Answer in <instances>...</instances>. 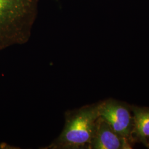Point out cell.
I'll list each match as a JSON object with an SVG mask.
<instances>
[{"label": "cell", "mask_w": 149, "mask_h": 149, "mask_svg": "<svg viewBox=\"0 0 149 149\" xmlns=\"http://www.w3.org/2000/svg\"><path fill=\"white\" fill-rule=\"evenodd\" d=\"M39 0H0V50L27 43Z\"/></svg>", "instance_id": "1"}, {"label": "cell", "mask_w": 149, "mask_h": 149, "mask_svg": "<svg viewBox=\"0 0 149 149\" xmlns=\"http://www.w3.org/2000/svg\"><path fill=\"white\" fill-rule=\"evenodd\" d=\"M99 103L66 112L64 129L45 149H90L96 122L100 117Z\"/></svg>", "instance_id": "2"}, {"label": "cell", "mask_w": 149, "mask_h": 149, "mask_svg": "<svg viewBox=\"0 0 149 149\" xmlns=\"http://www.w3.org/2000/svg\"><path fill=\"white\" fill-rule=\"evenodd\" d=\"M99 114L114 130L131 143L133 140V117L128 107L113 100L99 103Z\"/></svg>", "instance_id": "3"}, {"label": "cell", "mask_w": 149, "mask_h": 149, "mask_svg": "<svg viewBox=\"0 0 149 149\" xmlns=\"http://www.w3.org/2000/svg\"><path fill=\"white\" fill-rule=\"evenodd\" d=\"M130 143L116 132L103 118L100 116L98 118L90 149H132Z\"/></svg>", "instance_id": "4"}, {"label": "cell", "mask_w": 149, "mask_h": 149, "mask_svg": "<svg viewBox=\"0 0 149 149\" xmlns=\"http://www.w3.org/2000/svg\"><path fill=\"white\" fill-rule=\"evenodd\" d=\"M133 135L145 143L149 136V108L133 107Z\"/></svg>", "instance_id": "5"}]
</instances>
